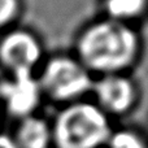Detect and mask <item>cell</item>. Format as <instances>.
Returning a JSON list of instances; mask_svg holds the SVG:
<instances>
[{"instance_id":"obj_1","label":"cell","mask_w":148,"mask_h":148,"mask_svg":"<svg viewBox=\"0 0 148 148\" xmlns=\"http://www.w3.org/2000/svg\"><path fill=\"white\" fill-rule=\"evenodd\" d=\"M75 57L94 75L126 73L140 56L142 42L133 25L103 17L83 27Z\"/></svg>"},{"instance_id":"obj_2","label":"cell","mask_w":148,"mask_h":148,"mask_svg":"<svg viewBox=\"0 0 148 148\" xmlns=\"http://www.w3.org/2000/svg\"><path fill=\"white\" fill-rule=\"evenodd\" d=\"M110 134L108 116L88 100L68 104L57 116L53 127L60 148H97L107 143Z\"/></svg>"},{"instance_id":"obj_3","label":"cell","mask_w":148,"mask_h":148,"mask_svg":"<svg viewBox=\"0 0 148 148\" xmlns=\"http://www.w3.org/2000/svg\"><path fill=\"white\" fill-rule=\"evenodd\" d=\"M94 79L75 56H56L46 64L39 84L53 100L72 104L84 100L91 92Z\"/></svg>"},{"instance_id":"obj_4","label":"cell","mask_w":148,"mask_h":148,"mask_svg":"<svg viewBox=\"0 0 148 148\" xmlns=\"http://www.w3.org/2000/svg\"><path fill=\"white\" fill-rule=\"evenodd\" d=\"M91 94L94 95V103L107 116L127 113L139 97L135 82L126 73L97 77L94 79Z\"/></svg>"},{"instance_id":"obj_5","label":"cell","mask_w":148,"mask_h":148,"mask_svg":"<svg viewBox=\"0 0 148 148\" xmlns=\"http://www.w3.org/2000/svg\"><path fill=\"white\" fill-rule=\"evenodd\" d=\"M42 49L38 40L27 33H13L4 39L0 47V56L8 68L20 73H31L40 60Z\"/></svg>"},{"instance_id":"obj_6","label":"cell","mask_w":148,"mask_h":148,"mask_svg":"<svg viewBox=\"0 0 148 148\" xmlns=\"http://www.w3.org/2000/svg\"><path fill=\"white\" fill-rule=\"evenodd\" d=\"M42 88L31 73L14 74L3 90L1 97L5 100L8 109L17 116H27L39 104Z\"/></svg>"},{"instance_id":"obj_7","label":"cell","mask_w":148,"mask_h":148,"mask_svg":"<svg viewBox=\"0 0 148 148\" xmlns=\"http://www.w3.org/2000/svg\"><path fill=\"white\" fill-rule=\"evenodd\" d=\"M104 17L133 25L148 13V0H100Z\"/></svg>"},{"instance_id":"obj_8","label":"cell","mask_w":148,"mask_h":148,"mask_svg":"<svg viewBox=\"0 0 148 148\" xmlns=\"http://www.w3.org/2000/svg\"><path fill=\"white\" fill-rule=\"evenodd\" d=\"M51 131L43 120L27 117L18 131V140L22 148H46L48 146Z\"/></svg>"},{"instance_id":"obj_9","label":"cell","mask_w":148,"mask_h":148,"mask_svg":"<svg viewBox=\"0 0 148 148\" xmlns=\"http://www.w3.org/2000/svg\"><path fill=\"white\" fill-rule=\"evenodd\" d=\"M107 143L108 148H146L138 134L129 130H121L110 134Z\"/></svg>"},{"instance_id":"obj_10","label":"cell","mask_w":148,"mask_h":148,"mask_svg":"<svg viewBox=\"0 0 148 148\" xmlns=\"http://www.w3.org/2000/svg\"><path fill=\"white\" fill-rule=\"evenodd\" d=\"M17 12V0H0V25H4Z\"/></svg>"},{"instance_id":"obj_11","label":"cell","mask_w":148,"mask_h":148,"mask_svg":"<svg viewBox=\"0 0 148 148\" xmlns=\"http://www.w3.org/2000/svg\"><path fill=\"white\" fill-rule=\"evenodd\" d=\"M0 148H16V146L9 138L0 136Z\"/></svg>"},{"instance_id":"obj_12","label":"cell","mask_w":148,"mask_h":148,"mask_svg":"<svg viewBox=\"0 0 148 148\" xmlns=\"http://www.w3.org/2000/svg\"><path fill=\"white\" fill-rule=\"evenodd\" d=\"M5 83H7V81L4 79V75H3L1 70H0V97H1V94H3V90H4Z\"/></svg>"}]
</instances>
